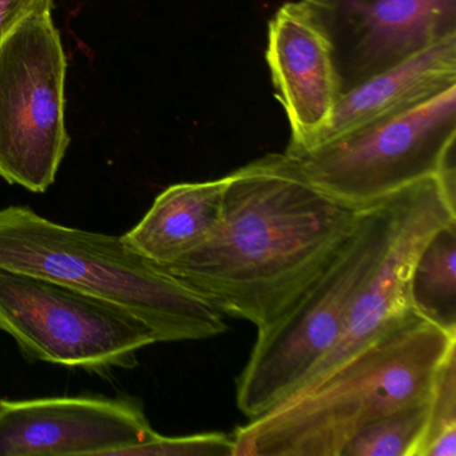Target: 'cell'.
<instances>
[{"instance_id": "cell-16", "label": "cell", "mask_w": 456, "mask_h": 456, "mask_svg": "<svg viewBox=\"0 0 456 456\" xmlns=\"http://www.w3.org/2000/svg\"><path fill=\"white\" fill-rule=\"evenodd\" d=\"M233 435L224 432L164 436L154 431L148 440L125 451L124 456H233Z\"/></svg>"}, {"instance_id": "cell-9", "label": "cell", "mask_w": 456, "mask_h": 456, "mask_svg": "<svg viewBox=\"0 0 456 456\" xmlns=\"http://www.w3.org/2000/svg\"><path fill=\"white\" fill-rule=\"evenodd\" d=\"M153 432L142 408L130 400H0V456H124Z\"/></svg>"}, {"instance_id": "cell-6", "label": "cell", "mask_w": 456, "mask_h": 456, "mask_svg": "<svg viewBox=\"0 0 456 456\" xmlns=\"http://www.w3.org/2000/svg\"><path fill=\"white\" fill-rule=\"evenodd\" d=\"M456 146V85L410 108L296 153L306 177L344 204L365 208L439 172Z\"/></svg>"}, {"instance_id": "cell-11", "label": "cell", "mask_w": 456, "mask_h": 456, "mask_svg": "<svg viewBox=\"0 0 456 456\" xmlns=\"http://www.w3.org/2000/svg\"><path fill=\"white\" fill-rule=\"evenodd\" d=\"M453 85L456 34L343 93L319 143L410 108Z\"/></svg>"}, {"instance_id": "cell-12", "label": "cell", "mask_w": 456, "mask_h": 456, "mask_svg": "<svg viewBox=\"0 0 456 456\" xmlns=\"http://www.w3.org/2000/svg\"><path fill=\"white\" fill-rule=\"evenodd\" d=\"M225 177L165 189L124 241L157 265L175 263L202 244L218 225Z\"/></svg>"}, {"instance_id": "cell-3", "label": "cell", "mask_w": 456, "mask_h": 456, "mask_svg": "<svg viewBox=\"0 0 456 456\" xmlns=\"http://www.w3.org/2000/svg\"><path fill=\"white\" fill-rule=\"evenodd\" d=\"M0 268L60 282L142 320L159 343L225 332L224 314L122 236L69 228L28 207L0 209Z\"/></svg>"}, {"instance_id": "cell-15", "label": "cell", "mask_w": 456, "mask_h": 456, "mask_svg": "<svg viewBox=\"0 0 456 456\" xmlns=\"http://www.w3.org/2000/svg\"><path fill=\"white\" fill-rule=\"evenodd\" d=\"M415 456H456V348L440 367Z\"/></svg>"}, {"instance_id": "cell-4", "label": "cell", "mask_w": 456, "mask_h": 456, "mask_svg": "<svg viewBox=\"0 0 456 456\" xmlns=\"http://www.w3.org/2000/svg\"><path fill=\"white\" fill-rule=\"evenodd\" d=\"M399 191L362 208L354 231L322 273L280 319L257 330L236 380L237 407L249 420L296 394L335 348L360 289L391 244Z\"/></svg>"}, {"instance_id": "cell-10", "label": "cell", "mask_w": 456, "mask_h": 456, "mask_svg": "<svg viewBox=\"0 0 456 456\" xmlns=\"http://www.w3.org/2000/svg\"><path fill=\"white\" fill-rule=\"evenodd\" d=\"M266 62L290 125L287 153L320 142L340 97L327 37L301 2H289L269 22Z\"/></svg>"}, {"instance_id": "cell-5", "label": "cell", "mask_w": 456, "mask_h": 456, "mask_svg": "<svg viewBox=\"0 0 456 456\" xmlns=\"http://www.w3.org/2000/svg\"><path fill=\"white\" fill-rule=\"evenodd\" d=\"M52 12L44 0L0 44V177L34 193L55 183L70 145L68 61Z\"/></svg>"}, {"instance_id": "cell-7", "label": "cell", "mask_w": 456, "mask_h": 456, "mask_svg": "<svg viewBox=\"0 0 456 456\" xmlns=\"http://www.w3.org/2000/svg\"><path fill=\"white\" fill-rule=\"evenodd\" d=\"M0 330L30 359L87 370L133 368L159 343L142 320L60 282L0 268Z\"/></svg>"}, {"instance_id": "cell-8", "label": "cell", "mask_w": 456, "mask_h": 456, "mask_svg": "<svg viewBox=\"0 0 456 456\" xmlns=\"http://www.w3.org/2000/svg\"><path fill=\"white\" fill-rule=\"evenodd\" d=\"M298 2L330 42L341 94L456 34V0Z\"/></svg>"}, {"instance_id": "cell-2", "label": "cell", "mask_w": 456, "mask_h": 456, "mask_svg": "<svg viewBox=\"0 0 456 456\" xmlns=\"http://www.w3.org/2000/svg\"><path fill=\"white\" fill-rule=\"evenodd\" d=\"M456 335L411 312L317 383L233 432V456H341L359 429L431 397Z\"/></svg>"}, {"instance_id": "cell-17", "label": "cell", "mask_w": 456, "mask_h": 456, "mask_svg": "<svg viewBox=\"0 0 456 456\" xmlns=\"http://www.w3.org/2000/svg\"><path fill=\"white\" fill-rule=\"evenodd\" d=\"M42 2L44 0H0V44L12 28Z\"/></svg>"}, {"instance_id": "cell-14", "label": "cell", "mask_w": 456, "mask_h": 456, "mask_svg": "<svg viewBox=\"0 0 456 456\" xmlns=\"http://www.w3.org/2000/svg\"><path fill=\"white\" fill-rule=\"evenodd\" d=\"M428 408L429 399L376 419L351 437L341 456H415Z\"/></svg>"}, {"instance_id": "cell-13", "label": "cell", "mask_w": 456, "mask_h": 456, "mask_svg": "<svg viewBox=\"0 0 456 456\" xmlns=\"http://www.w3.org/2000/svg\"><path fill=\"white\" fill-rule=\"evenodd\" d=\"M411 308L456 335V220L439 226L419 249L408 279Z\"/></svg>"}, {"instance_id": "cell-1", "label": "cell", "mask_w": 456, "mask_h": 456, "mask_svg": "<svg viewBox=\"0 0 456 456\" xmlns=\"http://www.w3.org/2000/svg\"><path fill=\"white\" fill-rule=\"evenodd\" d=\"M362 209L325 193L287 153L266 154L225 175L218 225L165 269L263 330L335 257Z\"/></svg>"}]
</instances>
